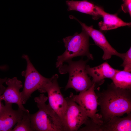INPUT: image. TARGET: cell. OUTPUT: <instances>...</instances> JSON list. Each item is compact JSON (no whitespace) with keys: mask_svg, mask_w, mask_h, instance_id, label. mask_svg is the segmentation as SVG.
Here are the masks:
<instances>
[{"mask_svg":"<svg viewBox=\"0 0 131 131\" xmlns=\"http://www.w3.org/2000/svg\"><path fill=\"white\" fill-rule=\"evenodd\" d=\"M97 95L103 123L114 117L131 113V90L117 87L113 83Z\"/></svg>","mask_w":131,"mask_h":131,"instance_id":"1","label":"cell"},{"mask_svg":"<svg viewBox=\"0 0 131 131\" xmlns=\"http://www.w3.org/2000/svg\"><path fill=\"white\" fill-rule=\"evenodd\" d=\"M48 97L43 93L35 97L39 110L30 114L32 131H66L64 123L57 114L45 102Z\"/></svg>","mask_w":131,"mask_h":131,"instance_id":"2","label":"cell"},{"mask_svg":"<svg viewBox=\"0 0 131 131\" xmlns=\"http://www.w3.org/2000/svg\"><path fill=\"white\" fill-rule=\"evenodd\" d=\"M88 60H80L77 61L68 60L59 67L58 71L61 74L68 73L69 78L65 90L70 88L77 92H81L90 88L93 83L88 76L86 70Z\"/></svg>","mask_w":131,"mask_h":131,"instance_id":"3","label":"cell"},{"mask_svg":"<svg viewBox=\"0 0 131 131\" xmlns=\"http://www.w3.org/2000/svg\"><path fill=\"white\" fill-rule=\"evenodd\" d=\"M80 33H75L73 35L63 39L66 50L61 55L58 56L56 63L58 68L64 62L79 56H86L89 59L93 60V57L89 50V36L84 30Z\"/></svg>","mask_w":131,"mask_h":131,"instance_id":"4","label":"cell"},{"mask_svg":"<svg viewBox=\"0 0 131 131\" xmlns=\"http://www.w3.org/2000/svg\"><path fill=\"white\" fill-rule=\"evenodd\" d=\"M23 58L26 61V69L23 71L22 75L25 77L23 90L20 93L21 101L23 104L26 103L31 94L36 90H39L49 81L50 78H46L41 75L31 62L28 56L23 54Z\"/></svg>","mask_w":131,"mask_h":131,"instance_id":"5","label":"cell"},{"mask_svg":"<svg viewBox=\"0 0 131 131\" xmlns=\"http://www.w3.org/2000/svg\"><path fill=\"white\" fill-rule=\"evenodd\" d=\"M95 85L94 83L88 90L80 92L78 95L71 93L69 96L83 109L88 117L95 123L100 125L103 123L98 111V96L95 91Z\"/></svg>","mask_w":131,"mask_h":131,"instance_id":"6","label":"cell"},{"mask_svg":"<svg viewBox=\"0 0 131 131\" xmlns=\"http://www.w3.org/2000/svg\"><path fill=\"white\" fill-rule=\"evenodd\" d=\"M58 77L57 74L53 75L44 86L38 91L41 93H47L48 104L63 122L67 103L61 93L57 82Z\"/></svg>","mask_w":131,"mask_h":131,"instance_id":"7","label":"cell"},{"mask_svg":"<svg viewBox=\"0 0 131 131\" xmlns=\"http://www.w3.org/2000/svg\"><path fill=\"white\" fill-rule=\"evenodd\" d=\"M65 98L67 106L63 123L66 131H77L89 118L82 108L69 97Z\"/></svg>","mask_w":131,"mask_h":131,"instance_id":"8","label":"cell"},{"mask_svg":"<svg viewBox=\"0 0 131 131\" xmlns=\"http://www.w3.org/2000/svg\"><path fill=\"white\" fill-rule=\"evenodd\" d=\"M73 18L78 21L82 26V29L85 30L93 39L95 43L104 52L102 57L103 59H110L112 55L117 56L123 59L124 53L118 52L110 44L104 34L100 31L94 29L92 26H89L82 23L74 16Z\"/></svg>","mask_w":131,"mask_h":131,"instance_id":"9","label":"cell"},{"mask_svg":"<svg viewBox=\"0 0 131 131\" xmlns=\"http://www.w3.org/2000/svg\"><path fill=\"white\" fill-rule=\"evenodd\" d=\"M5 83L8 87L0 96V99L4 100L5 103L16 104L19 109L24 111H29L24 107L21 101L20 90L23 86L21 81L14 77L7 78Z\"/></svg>","mask_w":131,"mask_h":131,"instance_id":"10","label":"cell"},{"mask_svg":"<svg viewBox=\"0 0 131 131\" xmlns=\"http://www.w3.org/2000/svg\"><path fill=\"white\" fill-rule=\"evenodd\" d=\"M12 104L5 103L0 111V131H12L15 124L22 118L24 111L14 110Z\"/></svg>","mask_w":131,"mask_h":131,"instance_id":"11","label":"cell"},{"mask_svg":"<svg viewBox=\"0 0 131 131\" xmlns=\"http://www.w3.org/2000/svg\"><path fill=\"white\" fill-rule=\"evenodd\" d=\"M85 69L87 74L92 77L93 83L95 85H99L103 83L105 79L112 78L118 70L113 68L107 62L93 67L86 65Z\"/></svg>","mask_w":131,"mask_h":131,"instance_id":"12","label":"cell"},{"mask_svg":"<svg viewBox=\"0 0 131 131\" xmlns=\"http://www.w3.org/2000/svg\"><path fill=\"white\" fill-rule=\"evenodd\" d=\"M131 114L123 118L115 116L98 125V131H131Z\"/></svg>","mask_w":131,"mask_h":131,"instance_id":"13","label":"cell"},{"mask_svg":"<svg viewBox=\"0 0 131 131\" xmlns=\"http://www.w3.org/2000/svg\"><path fill=\"white\" fill-rule=\"evenodd\" d=\"M98 10V13L103 19V21L99 22L98 24L101 30H110L122 26H130L131 25V23L124 21L116 14L108 13L99 6Z\"/></svg>","mask_w":131,"mask_h":131,"instance_id":"14","label":"cell"},{"mask_svg":"<svg viewBox=\"0 0 131 131\" xmlns=\"http://www.w3.org/2000/svg\"><path fill=\"white\" fill-rule=\"evenodd\" d=\"M66 3L68 7V11H76L90 15L95 19H97L100 16L98 12V6L86 0H67Z\"/></svg>","mask_w":131,"mask_h":131,"instance_id":"15","label":"cell"},{"mask_svg":"<svg viewBox=\"0 0 131 131\" xmlns=\"http://www.w3.org/2000/svg\"><path fill=\"white\" fill-rule=\"evenodd\" d=\"M111 79L116 87L131 90V72L118 70Z\"/></svg>","mask_w":131,"mask_h":131,"instance_id":"16","label":"cell"},{"mask_svg":"<svg viewBox=\"0 0 131 131\" xmlns=\"http://www.w3.org/2000/svg\"><path fill=\"white\" fill-rule=\"evenodd\" d=\"M12 131H32L29 111H24L22 118Z\"/></svg>","mask_w":131,"mask_h":131,"instance_id":"17","label":"cell"},{"mask_svg":"<svg viewBox=\"0 0 131 131\" xmlns=\"http://www.w3.org/2000/svg\"><path fill=\"white\" fill-rule=\"evenodd\" d=\"M123 62L121 66L124 68V71L131 72V48L124 53L123 59Z\"/></svg>","mask_w":131,"mask_h":131,"instance_id":"18","label":"cell"},{"mask_svg":"<svg viewBox=\"0 0 131 131\" xmlns=\"http://www.w3.org/2000/svg\"><path fill=\"white\" fill-rule=\"evenodd\" d=\"M123 0L124 3L121 6L122 10L125 13L128 12L131 16V0Z\"/></svg>","mask_w":131,"mask_h":131,"instance_id":"19","label":"cell"},{"mask_svg":"<svg viewBox=\"0 0 131 131\" xmlns=\"http://www.w3.org/2000/svg\"><path fill=\"white\" fill-rule=\"evenodd\" d=\"M6 88L3 86L1 87L0 88V97L1 95L4 92ZM2 100L0 99V111L4 105L3 103L1 102Z\"/></svg>","mask_w":131,"mask_h":131,"instance_id":"20","label":"cell"},{"mask_svg":"<svg viewBox=\"0 0 131 131\" xmlns=\"http://www.w3.org/2000/svg\"><path fill=\"white\" fill-rule=\"evenodd\" d=\"M7 79V77L3 79L0 78V88L3 86V84L5 82Z\"/></svg>","mask_w":131,"mask_h":131,"instance_id":"21","label":"cell"}]
</instances>
